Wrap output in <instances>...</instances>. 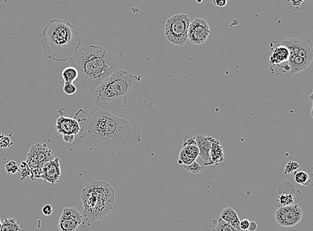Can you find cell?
<instances>
[{
  "label": "cell",
  "instance_id": "cell-2",
  "mask_svg": "<svg viewBox=\"0 0 313 231\" xmlns=\"http://www.w3.org/2000/svg\"><path fill=\"white\" fill-rule=\"evenodd\" d=\"M140 81V76L128 71H116L93 92L96 107L116 116L136 113L142 102Z\"/></svg>",
  "mask_w": 313,
  "mask_h": 231
},
{
  "label": "cell",
  "instance_id": "cell-30",
  "mask_svg": "<svg viewBox=\"0 0 313 231\" xmlns=\"http://www.w3.org/2000/svg\"><path fill=\"white\" fill-rule=\"evenodd\" d=\"M194 161H193V160H192L190 159V158L188 157L185 153H184L183 150H181V151H180V153L179 159H178V163L179 164V165H189L193 163Z\"/></svg>",
  "mask_w": 313,
  "mask_h": 231
},
{
  "label": "cell",
  "instance_id": "cell-8",
  "mask_svg": "<svg viewBox=\"0 0 313 231\" xmlns=\"http://www.w3.org/2000/svg\"><path fill=\"white\" fill-rule=\"evenodd\" d=\"M302 209L298 205L280 207L275 213V221L279 226L289 228L299 224L303 219Z\"/></svg>",
  "mask_w": 313,
  "mask_h": 231
},
{
  "label": "cell",
  "instance_id": "cell-13",
  "mask_svg": "<svg viewBox=\"0 0 313 231\" xmlns=\"http://www.w3.org/2000/svg\"><path fill=\"white\" fill-rule=\"evenodd\" d=\"M212 138L203 134H199L195 138L196 143L199 150V157L203 160L204 165H213L211 159V149Z\"/></svg>",
  "mask_w": 313,
  "mask_h": 231
},
{
  "label": "cell",
  "instance_id": "cell-20",
  "mask_svg": "<svg viewBox=\"0 0 313 231\" xmlns=\"http://www.w3.org/2000/svg\"><path fill=\"white\" fill-rule=\"evenodd\" d=\"M78 73L74 67L70 66L64 68L61 73V76L64 82L73 83L78 78Z\"/></svg>",
  "mask_w": 313,
  "mask_h": 231
},
{
  "label": "cell",
  "instance_id": "cell-19",
  "mask_svg": "<svg viewBox=\"0 0 313 231\" xmlns=\"http://www.w3.org/2000/svg\"><path fill=\"white\" fill-rule=\"evenodd\" d=\"M309 2L310 0H287L286 5L288 9H290L289 13H291L305 8Z\"/></svg>",
  "mask_w": 313,
  "mask_h": 231
},
{
  "label": "cell",
  "instance_id": "cell-11",
  "mask_svg": "<svg viewBox=\"0 0 313 231\" xmlns=\"http://www.w3.org/2000/svg\"><path fill=\"white\" fill-rule=\"evenodd\" d=\"M57 133L64 135H78L82 128L78 120L72 118L65 117L61 112V116L57 118L55 126Z\"/></svg>",
  "mask_w": 313,
  "mask_h": 231
},
{
  "label": "cell",
  "instance_id": "cell-14",
  "mask_svg": "<svg viewBox=\"0 0 313 231\" xmlns=\"http://www.w3.org/2000/svg\"><path fill=\"white\" fill-rule=\"evenodd\" d=\"M29 152L35 156V159L38 162L39 167L42 169L45 163L55 159L52 151L47 148L46 145L35 144L31 146Z\"/></svg>",
  "mask_w": 313,
  "mask_h": 231
},
{
  "label": "cell",
  "instance_id": "cell-25",
  "mask_svg": "<svg viewBox=\"0 0 313 231\" xmlns=\"http://www.w3.org/2000/svg\"><path fill=\"white\" fill-rule=\"evenodd\" d=\"M184 169L186 171L189 172L194 175H197V174L201 173L203 171V167L199 165L197 162L194 161L193 163L189 165H184Z\"/></svg>",
  "mask_w": 313,
  "mask_h": 231
},
{
  "label": "cell",
  "instance_id": "cell-38",
  "mask_svg": "<svg viewBox=\"0 0 313 231\" xmlns=\"http://www.w3.org/2000/svg\"><path fill=\"white\" fill-rule=\"evenodd\" d=\"M1 224H2V223H1V220H0V229H1Z\"/></svg>",
  "mask_w": 313,
  "mask_h": 231
},
{
  "label": "cell",
  "instance_id": "cell-3",
  "mask_svg": "<svg viewBox=\"0 0 313 231\" xmlns=\"http://www.w3.org/2000/svg\"><path fill=\"white\" fill-rule=\"evenodd\" d=\"M69 63L78 71L77 82L92 93L118 67V60L110 51L94 45L80 47Z\"/></svg>",
  "mask_w": 313,
  "mask_h": 231
},
{
  "label": "cell",
  "instance_id": "cell-39",
  "mask_svg": "<svg viewBox=\"0 0 313 231\" xmlns=\"http://www.w3.org/2000/svg\"><path fill=\"white\" fill-rule=\"evenodd\" d=\"M253 231L247 230V231Z\"/></svg>",
  "mask_w": 313,
  "mask_h": 231
},
{
  "label": "cell",
  "instance_id": "cell-29",
  "mask_svg": "<svg viewBox=\"0 0 313 231\" xmlns=\"http://www.w3.org/2000/svg\"><path fill=\"white\" fill-rule=\"evenodd\" d=\"M63 90L67 95L70 96L76 93L77 88L73 83L64 82Z\"/></svg>",
  "mask_w": 313,
  "mask_h": 231
},
{
  "label": "cell",
  "instance_id": "cell-28",
  "mask_svg": "<svg viewBox=\"0 0 313 231\" xmlns=\"http://www.w3.org/2000/svg\"><path fill=\"white\" fill-rule=\"evenodd\" d=\"M19 167L15 161H9L5 165V171L8 175H13L19 172Z\"/></svg>",
  "mask_w": 313,
  "mask_h": 231
},
{
  "label": "cell",
  "instance_id": "cell-23",
  "mask_svg": "<svg viewBox=\"0 0 313 231\" xmlns=\"http://www.w3.org/2000/svg\"><path fill=\"white\" fill-rule=\"evenodd\" d=\"M277 201L280 207L289 206L295 204L294 196L291 193H282L279 195Z\"/></svg>",
  "mask_w": 313,
  "mask_h": 231
},
{
  "label": "cell",
  "instance_id": "cell-32",
  "mask_svg": "<svg viewBox=\"0 0 313 231\" xmlns=\"http://www.w3.org/2000/svg\"><path fill=\"white\" fill-rule=\"evenodd\" d=\"M10 140L7 136H3V138H1V143H0V146L2 149H6L7 147H8L9 146H10L11 144H10Z\"/></svg>",
  "mask_w": 313,
  "mask_h": 231
},
{
  "label": "cell",
  "instance_id": "cell-9",
  "mask_svg": "<svg viewBox=\"0 0 313 231\" xmlns=\"http://www.w3.org/2000/svg\"><path fill=\"white\" fill-rule=\"evenodd\" d=\"M210 33L209 25L205 19L196 18L190 23L188 37L193 44H203L207 41Z\"/></svg>",
  "mask_w": 313,
  "mask_h": 231
},
{
  "label": "cell",
  "instance_id": "cell-5",
  "mask_svg": "<svg viewBox=\"0 0 313 231\" xmlns=\"http://www.w3.org/2000/svg\"><path fill=\"white\" fill-rule=\"evenodd\" d=\"M81 201L85 219L89 222L104 220L114 208V191L106 182L90 181L81 192Z\"/></svg>",
  "mask_w": 313,
  "mask_h": 231
},
{
  "label": "cell",
  "instance_id": "cell-12",
  "mask_svg": "<svg viewBox=\"0 0 313 231\" xmlns=\"http://www.w3.org/2000/svg\"><path fill=\"white\" fill-rule=\"evenodd\" d=\"M60 176L61 169L59 158H55L52 161L47 162L43 166L41 179L50 184L51 186L58 181Z\"/></svg>",
  "mask_w": 313,
  "mask_h": 231
},
{
  "label": "cell",
  "instance_id": "cell-24",
  "mask_svg": "<svg viewBox=\"0 0 313 231\" xmlns=\"http://www.w3.org/2000/svg\"><path fill=\"white\" fill-rule=\"evenodd\" d=\"M212 231H244L241 229L234 228L229 223L219 218L218 220L217 226Z\"/></svg>",
  "mask_w": 313,
  "mask_h": 231
},
{
  "label": "cell",
  "instance_id": "cell-22",
  "mask_svg": "<svg viewBox=\"0 0 313 231\" xmlns=\"http://www.w3.org/2000/svg\"><path fill=\"white\" fill-rule=\"evenodd\" d=\"M182 150L185 153L186 156L190 159L196 161L199 156V150L197 143L182 146Z\"/></svg>",
  "mask_w": 313,
  "mask_h": 231
},
{
  "label": "cell",
  "instance_id": "cell-21",
  "mask_svg": "<svg viewBox=\"0 0 313 231\" xmlns=\"http://www.w3.org/2000/svg\"><path fill=\"white\" fill-rule=\"evenodd\" d=\"M0 231H21V229L15 219H5Z\"/></svg>",
  "mask_w": 313,
  "mask_h": 231
},
{
  "label": "cell",
  "instance_id": "cell-4",
  "mask_svg": "<svg viewBox=\"0 0 313 231\" xmlns=\"http://www.w3.org/2000/svg\"><path fill=\"white\" fill-rule=\"evenodd\" d=\"M39 37L43 54L55 62L70 60L82 43L78 28L68 21L61 19L49 21Z\"/></svg>",
  "mask_w": 313,
  "mask_h": 231
},
{
  "label": "cell",
  "instance_id": "cell-33",
  "mask_svg": "<svg viewBox=\"0 0 313 231\" xmlns=\"http://www.w3.org/2000/svg\"><path fill=\"white\" fill-rule=\"evenodd\" d=\"M41 212H42V214L44 215V216H50L53 213L52 207L49 205H45V206L43 207Z\"/></svg>",
  "mask_w": 313,
  "mask_h": 231
},
{
  "label": "cell",
  "instance_id": "cell-35",
  "mask_svg": "<svg viewBox=\"0 0 313 231\" xmlns=\"http://www.w3.org/2000/svg\"><path fill=\"white\" fill-rule=\"evenodd\" d=\"M213 4L219 7H225L227 5V0H213Z\"/></svg>",
  "mask_w": 313,
  "mask_h": 231
},
{
  "label": "cell",
  "instance_id": "cell-27",
  "mask_svg": "<svg viewBox=\"0 0 313 231\" xmlns=\"http://www.w3.org/2000/svg\"><path fill=\"white\" fill-rule=\"evenodd\" d=\"M299 168H300V165H299V164L297 163V162L289 161V163H287V165H285L284 171L285 175H290V174L295 173Z\"/></svg>",
  "mask_w": 313,
  "mask_h": 231
},
{
  "label": "cell",
  "instance_id": "cell-17",
  "mask_svg": "<svg viewBox=\"0 0 313 231\" xmlns=\"http://www.w3.org/2000/svg\"><path fill=\"white\" fill-rule=\"evenodd\" d=\"M211 159L213 165H219V163L225 161V154L223 147L217 140L212 138Z\"/></svg>",
  "mask_w": 313,
  "mask_h": 231
},
{
  "label": "cell",
  "instance_id": "cell-10",
  "mask_svg": "<svg viewBox=\"0 0 313 231\" xmlns=\"http://www.w3.org/2000/svg\"><path fill=\"white\" fill-rule=\"evenodd\" d=\"M82 215L74 207L63 210L58 223L59 231H75L82 223Z\"/></svg>",
  "mask_w": 313,
  "mask_h": 231
},
{
  "label": "cell",
  "instance_id": "cell-16",
  "mask_svg": "<svg viewBox=\"0 0 313 231\" xmlns=\"http://www.w3.org/2000/svg\"><path fill=\"white\" fill-rule=\"evenodd\" d=\"M295 181L297 184L311 188L313 185V167H307L302 171H297L295 173Z\"/></svg>",
  "mask_w": 313,
  "mask_h": 231
},
{
  "label": "cell",
  "instance_id": "cell-36",
  "mask_svg": "<svg viewBox=\"0 0 313 231\" xmlns=\"http://www.w3.org/2000/svg\"><path fill=\"white\" fill-rule=\"evenodd\" d=\"M74 135H64L63 136V140L66 143L71 144L75 139Z\"/></svg>",
  "mask_w": 313,
  "mask_h": 231
},
{
  "label": "cell",
  "instance_id": "cell-6",
  "mask_svg": "<svg viewBox=\"0 0 313 231\" xmlns=\"http://www.w3.org/2000/svg\"><path fill=\"white\" fill-rule=\"evenodd\" d=\"M289 50L287 64L291 74L306 70L313 60V45L310 39L305 37H295L281 41H275Z\"/></svg>",
  "mask_w": 313,
  "mask_h": 231
},
{
  "label": "cell",
  "instance_id": "cell-18",
  "mask_svg": "<svg viewBox=\"0 0 313 231\" xmlns=\"http://www.w3.org/2000/svg\"><path fill=\"white\" fill-rule=\"evenodd\" d=\"M220 218L225 221L226 222L229 223L234 228L241 229L239 227L240 221H241L239 220L237 212L231 207H227V208L224 209L221 212Z\"/></svg>",
  "mask_w": 313,
  "mask_h": 231
},
{
  "label": "cell",
  "instance_id": "cell-34",
  "mask_svg": "<svg viewBox=\"0 0 313 231\" xmlns=\"http://www.w3.org/2000/svg\"><path fill=\"white\" fill-rule=\"evenodd\" d=\"M195 137L193 136H186L184 138L183 145H192V144H196Z\"/></svg>",
  "mask_w": 313,
  "mask_h": 231
},
{
  "label": "cell",
  "instance_id": "cell-31",
  "mask_svg": "<svg viewBox=\"0 0 313 231\" xmlns=\"http://www.w3.org/2000/svg\"><path fill=\"white\" fill-rule=\"evenodd\" d=\"M251 222L248 219H244V220L240 221V229L243 231L249 230Z\"/></svg>",
  "mask_w": 313,
  "mask_h": 231
},
{
  "label": "cell",
  "instance_id": "cell-40",
  "mask_svg": "<svg viewBox=\"0 0 313 231\" xmlns=\"http://www.w3.org/2000/svg\"><path fill=\"white\" fill-rule=\"evenodd\" d=\"M0 143H1V138H0Z\"/></svg>",
  "mask_w": 313,
  "mask_h": 231
},
{
  "label": "cell",
  "instance_id": "cell-37",
  "mask_svg": "<svg viewBox=\"0 0 313 231\" xmlns=\"http://www.w3.org/2000/svg\"><path fill=\"white\" fill-rule=\"evenodd\" d=\"M198 3H201L203 0H195Z\"/></svg>",
  "mask_w": 313,
  "mask_h": 231
},
{
  "label": "cell",
  "instance_id": "cell-7",
  "mask_svg": "<svg viewBox=\"0 0 313 231\" xmlns=\"http://www.w3.org/2000/svg\"><path fill=\"white\" fill-rule=\"evenodd\" d=\"M191 17L184 13L172 15L165 23L166 39L172 44L182 46L187 42Z\"/></svg>",
  "mask_w": 313,
  "mask_h": 231
},
{
  "label": "cell",
  "instance_id": "cell-15",
  "mask_svg": "<svg viewBox=\"0 0 313 231\" xmlns=\"http://www.w3.org/2000/svg\"><path fill=\"white\" fill-rule=\"evenodd\" d=\"M273 43H275L277 46L273 50L272 54L269 58V63L272 66H280L281 64H285L288 62L289 50L284 45L277 44L275 41Z\"/></svg>",
  "mask_w": 313,
  "mask_h": 231
},
{
  "label": "cell",
  "instance_id": "cell-26",
  "mask_svg": "<svg viewBox=\"0 0 313 231\" xmlns=\"http://www.w3.org/2000/svg\"><path fill=\"white\" fill-rule=\"evenodd\" d=\"M19 177L20 179L23 180L26 179L29 176L31 175V171L26 162H21L20 165V169H19Z\"/></svg>",
  "mask_w": 313,
  "mask_h": 231
},
{
  "label": "cell",
  "instance_id": "cell-1",
  "mask_svg": "<svg viewBox=\"0 0 313 231\" xmlns=\"http://www.w3.org/2000/svg\"><path fill=\"white\" fill-rule=\"evenodd\" d=\"M90 150L112 155L142 141L140 130L129 116H116L102 108H93L82 136Z\"/></svg>",
  "mask_w": 313,
  "mask_h": 231
}]
</instances>
